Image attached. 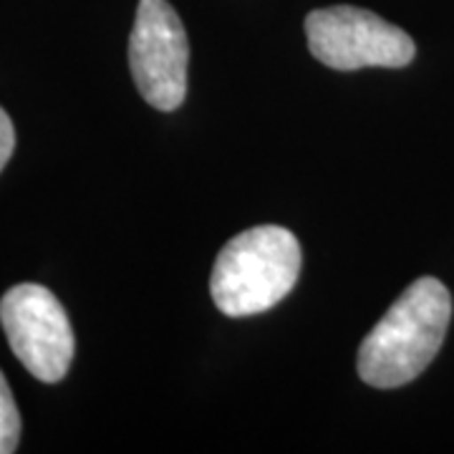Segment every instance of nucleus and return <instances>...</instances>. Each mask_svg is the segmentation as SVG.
<instances>
[{"instance_id":"nucleus-1","label":"nucleus","mask_w":454,"mask_h":454,"mask_svg":"<svg viewBox=\"0 0 454 454\" xmlns=\"http://www.w3.org/2000/svg\"><path fill=\"white\" fill-rule=\"evenodd\" d=\"M452 318V295L437 278H419L358 348V376L376 389L414 381L439 354Z\"/></svg>"},{"instance_id":"nucleus-6","label":"nucleus","mask_w":454,"mask_h":454,"mask_svg":"<svg viewBox=\"0 0 454 454\" xmlns=\"http://www.w3.org/2000/svg\"><path fill=\"white\" fill-rule=\"evenodd\" d=\"M18 439H20V414L13 391L0 372V454L16 452Z\"/></svg>"},{"instance_id":"nucleus-4","label":"nucleus","mask_w":454,"mask_h":454,"mask_svg":"<svg viewBox=\"0 0 454 454\" xmlns=\"http://www.w3.org/2000/svg\"><path fill=\"white\" fill-rule=\"evenodd\" d=\"M0 324L16 358L43 381H61L74 361V331L61 301L43 286L20 283L0 298Z\"/></svg>"},{"instance_id":"nucleus-3","label":"nucleus","mask_w":454,"mask_h":454,"mask_svg":"<svg viewBox=\"0 0 454 454\" xmlns=\"http://www.w3.org/2000/svg\"><path fill=\"white\" fill-rule=\"evenodd\" d=\"M310 53L328 68L356 71L366 66L402 68L414 59V41L372 11L354 5L321 8L306 16Z\"/></svg>"},{"instance_id":"nucleus-7","label":"nucleus","mask_w":454,"mask_h":454,"mask_svg":"<svg viewBox=\"0 0 454 454\" xmlns=\"http://www.w3.org/2000/svg\"><path fill=\"white\" fill-rule=\"evenodd\" d=\"M13 149H16V129H13L11 116L0 109V172L5 169Z\"/></svg>"},{"instance_id":"nucleus-5","label":"nucleus","mask_w":454,"mask_h":454,"mask_svg":"<svg viewBox=\"0 0 454 454\" xmlns=\"http://www.w3.org/2000/svg\"><path fill=\"white\" fill-rule=\"evenodd\" d=\"M190 46L177 11L167 0H139L129 35V68L139 94L160 112L187 97Z\"/></svg>"},{"instance_id":"nucleus-2","label":"nucleus","mask_w":454,"mask_h":454,"mask_svg":"<svg viewBox=\"0 0 454 454\" xmlns=\"http://www.w3.org/2000/svg\"><path fill=\"white\" fill-rule=\"evenodd\" d=\"M301 273V245L280 225L250 227L235 235L215 260L210 293L230 318H245L278 306Z\"/></svg>"}]
</instances>
